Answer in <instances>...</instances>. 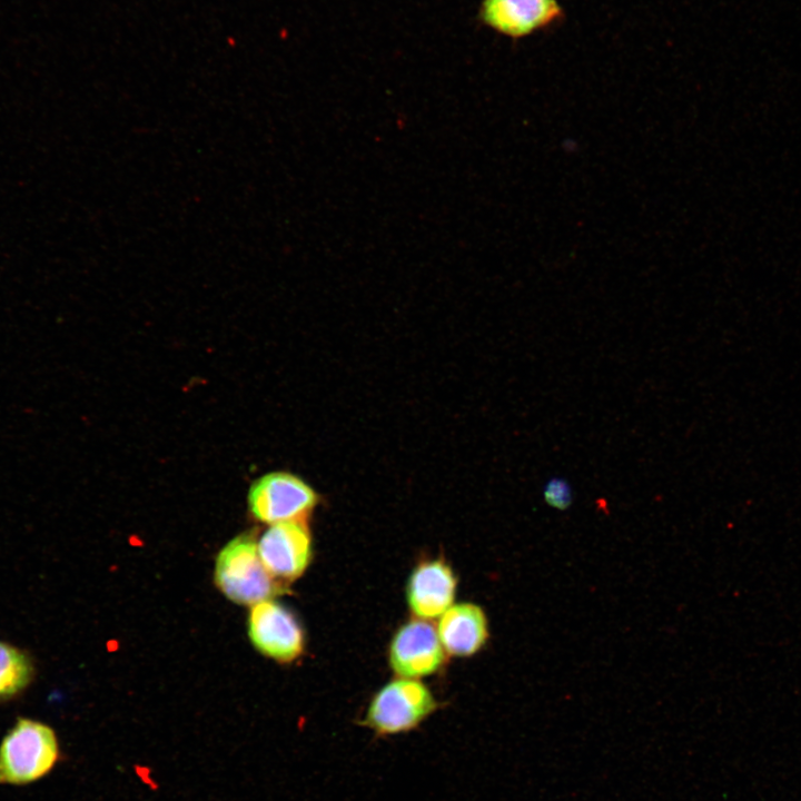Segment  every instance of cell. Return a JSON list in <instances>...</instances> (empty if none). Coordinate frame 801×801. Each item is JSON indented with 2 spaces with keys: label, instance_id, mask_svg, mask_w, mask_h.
<instances>
[{
  "label": "cell",
  "instance_id": "obj_12",
  "mask_svg": "<svg viewBox=\"0 0 801 801\" xmlns=\"http://www.w3.org/2000/svg\"><path fill=\"white\" fill-rule=\"evenodd\" d=\"M544 501L556 510H566L573 500L570 483L561 477L550 478L543 487Z\"/></svg>",
  "mask_w": 801,
  "mask_h": 801
},
{
  "label": "cell",
  "instance_id": "obj_11",
  "mask_svg": "<svg viewBox=\"0 0 801 801\" xmlns=\"http://www.w3.org/2000/svg\"><path fill=\"white\" fill-rule=\"evenodd\" d=\"M36 666L24 650L0 640V703L23 694L33 682Z\"/></svg>",
  "mask_w": 801,
  "mask_h": 801
},
{
  "label": "cell",
  "instance_id": "obj_4",
  "mask_svg": "<svg viewBox=\"0 0 801 801\" xmlns=\"http://www.w3.org/2000/svg\"><path fill=\"white\" fill-rule=\"evenodd\" d=\"M319 502L316 491L289 472H271L254 482L248 493L251 516L265 524L307 521Z\"/></svg>",
  "mask_w": 801,
  "mask_h": 801
},
{
  "label": "cell",
  "instance_id": "obj_1",
  "mask_svg": "<svg viewBox=\"0 0 801 801\" xmlns=\"http://www.w3.org/2000/svg\"><path fill=\"white\" fill-rule=\"evenodd\" d=\"M62 761L56 730L19 716L0 741V785L24 787L47 778Z\"/></svg>",
  "mask_w": 801,
  "mask_h": 801
},
{
  "label": "cell",
  "instance_id": "obj_9",
  "mask_svg": "<svg viewBox=\"0 0 801 801\" xmlns=\"http://www.w3.org/2000/svg\"><path fill=\"white\" fill-rule=\"evenodd\" d=\"M456 577L443 561L419 564L407 585V601L412 613L421 620L439 617L452 606Z\"/></svg>",
  "mask_w": 801,
  "mask_h": 801
},
{
  "label": "cell",
  "instance_id": "obj_5",
  "mask_svg": "<svg viewBox=\"0 0 801 801\" xmlns=\"http://www.w3.org/2000/svg\"><path fill=\"white\" fill-rule=\"evenodd\" d=\"M248 635L260 653L279 662H291L304 650L299 622L287 607L271 599L251 606Z\"/></svg>",
  "mask_w": 801,
  "mask_h": 801
},
{
  "label": "cell",
  "instance_id": "obj_8",
  "mask_svg": "<svg viewBox=\"0 0 801 801\" xmlns=\"http://www.w3.org/2000/svg\"><path fill=\"white\" fill-rule=\"evenodd\" d=\"M445 662L437 631L425 620L402 625L389 646V663L399 676L414 679L433 674Z\"/></svg>",
  "mask_w": 801,
  "mask_h": 801
},
{
  "label": "cell",
  "instance_id": "obj_6",
  "mask_svg": "<svg viewBox=\"0 0 801 801\" xmlns=\"http://www.w3.org/2000/svg\"><path fill=\"white\" fill-rule=\"evenodd\" d=\"M257 545L265 567L279 582L298 578L310 563L312 537L307 521L271 524Z\"/></svg>",
  "mask_w": 801,
  "mask_h": 801
},
{
  "label": "cell",
  "instance_id": "obj_10",
  "mask_svg": "<svg viewBox=\"0 0 801 801\" xmlns=\"http://www.w3.org/2000/svg\"><path fill=\"white\" fill-rule=\"evenodd\" d=\"M436 631L445 652L456 656L476 653L488 639L486 615L473 603L449 606L439 616Z\"/></svg>",
  "mask_w": 801,
  "mask_h": 801
},
{
  "label": "cell",
  "instance_id": "obj_7",
  "mask_svg": "<svg viewBox=\"0 0 801 801\" xmlns=\"http://www.w3.org/2000/svg\"><path fill=\"white\" fill-rule=\"evenodd\" d=\"M478 18L497 33L520 39L560 23L564 10L557 0H482Z\"/></svg>",
  "mask_w": 801,
  "mask_h": 801
},
{
  "label": "cell",
  "instance_id": "obj_3",
  "mask_svg": "<svg viewBox=\"0 0 801 801\" xmlns=\"http://www.w3.org/2000/svg\"><path fill=\"white\" fill-rule=\"evenodd\" d=\"M438 709V702L423 683L398 679L384 685L370 700L359 723L377 738L408 733Z\"/></svg>",
  "mask_w": 801,
  "mask_h": 801
},
{
  "label": "cell",
  "instance_id": "obj_2",
  "mask_svg": "<svg viewBox=\"0 0 801 801\" xmlns=\"http://www.w3.org/2000/svg\"><path fill=\"white\" fill-rule=\"evenodd\" d=\"M215 583L230 601L250 606L286 591L285 584L265 567L251 534H240L221 548L215 564Z\"/></svg>",
  "mask_w": 801,
  "mask_h": 801
}]
</instances>
